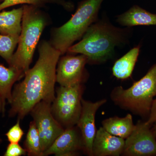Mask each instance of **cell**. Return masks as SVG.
I'll use <instances>...</instances> for the list:
<instances>
[{"mask_svg": "<svg viewBox=\"0 0 156 156\" xmlns=\"http://www.w3.org/2000/svg\"><path fill=\"white\" fill-rule=\"evenodd\" d=\"M39 58L33 67L25 73L24 80L15 85L12 91L10 117L23 119L37 104H52L55 98L56 70L61 53L49 41L38 45Z\"/></svg>", "mask_w": 156, "mask_h": 156, "instance_id": "cell-1", "label": "cell"}, {"mask_svg": "<svg viewBox=\"0 0 156 156\" xmlns=\"http://www.w3.org/2000/svg\"><path fill=\"white\" fill-rule=\"evenodd\" d=\"M129 28L115 26L107 18L98 19L66 53L83 54L87 56L89 64L103 63L113 57L116 48L128 43Z\"/></svg>", "mask_w": 156, "mask_h": 156, "instance_id": "cell-2", "label": "cell"}, {"mask_svg": "<svg viewBox=\"0 0 156 156\" xmlns=\"http://www.w3.org/2000/svg\"><path fill=\"white\" fill-rule=\"evenodd\" d=\"M23 7L22 30L17 50L9 66L25 73L30 68L35 50L43 31L49 24V19L48 15L38 7L28 5Z\"/></svg>", "mask_w": 156, "mask_h": 156, "instance_id": "cell-3", "label": "cell"}, {"mask_svg": "<svg viewBox=\"0 0 156 156\" xmlns=\"http://www.w3.org/2000/svg\"><path fill=\"white\" fill-rule=\"evenodd\" d=\"M104 0H84L69 20L51 31V44L61 53V55L75 42L81 40L90 26L98 20L101 6Z\"/></svg>", "mask_w": 156, "mask_h": 156, "instance_id": "cell-4", "label": "cell"}, {"mask_svg": "<svg viewBox=\"0 0 156 156\" xmlns=\"http://www.w3.org/2000/svg\"><path fill=\"white\" fill-rule=\"evenodd\" d=\"M156 95V63L144 76L130 88L115 87L110 94L115 105L134 114L149 115L154 97Z\"/></svg>", "mask_w": 156, "mask_h": 156, "instance_id": "cell-5", "label": "cell"}, {"mask_svg": "<svg viewBox=\"0 0 156 156\" xmlns=\"http://www.w3.org/2000/svg\"><path fill=\"white\" fill-rule=\"evenodd\" d=\"M83 84L70 87L60 86L51 104V109L55 119L64 128L76 126L82 110Z\"/></svg>", "mask_w": 156, "mask_h": 156, "instance_id": "cell-6", "label": "cell"}, {"mask_svg": "<svg viewBox=\"0 0 156 156\" xmlns=\"http://www.w3.org/2000/svg\"><path fill=\"white\" fill-rule=\"evenodd\" d=\"M51 105L49 102L41 101L30 112L39 132L43 154L64 130L52 114Z\"/></svg>", "mask_w": 156, "mask_h": 156, "instance_id": "cell-7", "label": "cell"}, {"mask_svg": "<svg viewBox=\"0 0 156 156\" xmlns=\"http://www.w3.org/2000/svg\"><path fill=\"white\" fill-rule=\"evenodd\" d=\"M88 58L83 54L74 56L69 54L59 58L56 70V82L62 87L83 84L87 80L85 66Z\"/></svg>", "mask_w": 156, "mask_h": 156, "instance_id": "cell-8", "label": "cell"}, {"mask_svg": "<svg viewBox=\"0 0 156 156\" xmlns=\"http://www.w3.org/2000/svg\"><path fill=\"white\" fill-rule=\"evenodd\" d=\"M122 155L126 156L156 155V137L150 126L139 121L130 136L125 139Z\"/></svg>", "mask_w": 156, "mask_h": 156, "instance_id": "cell-9", "label": "cell"}, {"mask_svg": "<svg viewBox=\"0 0 156 156\" xmlns=\"http://www.w3.org/2000/svg\"><path fill=\"white\" fill-rule=\"evenodd\" d=\"M106 102L105 99L92 102L82 98V110L76 126L83 137L85 153L88 155L93 156L92 145L96 133L95 125L96 112Z\"/></svg>", "mask_w": 156, "mask_h": 156, "instance_id": "cell-10", "label": "cell"}, {"mask_svg": "<svg viewBox=\"0 0 156 156\" xmlns=\"http://www.w3.org/2000/svg\"><path fill=\"white\" fill-rule=\"evenodd\" d=\"M85 152L83 140L76 126L65 128L64 131L43 154V156L54 154L57 156H70L79 151Z\"/></svg>", "mask_w": 156, "mask_h": 156, "instance_id": "cell-11", "label": "cell"}, {"mask_svg": "<svg viewBox=\"0 0 156 156\" xmlns=\"http://www.w3.org/2000/svg\"><path fill=\"white\" fill-rule=\"evenodd\" d=\"M125 139L109 133L101 127L96 131L92 145L93 156H119L122 155Z\"/></svg>", "mask_w": 156, "mask_h": 156, "instance_id": "cell-12", "label": "cell"}, {"mask_svg": "<svg viewBox=\"0 0 156 156\" xmlns=\"http://www.w3.org/2000/svg\"><path fill=\"white\" fill-rule=\"evenodd\" d=\"M117 22L122 26H156V14H153L139 6L134 5L117 16Z\"/></svg>", "mask_w": 156, "mask_h": 156, "instance_id": "cell-13", "label": "cell"}, {"mask_svg": "<svg viewBox=\"0 0 156 156\" xmlns=\"http://www.w3.org/2000/svg\"><path fill=\"white\" fill-rule=\"evenodd\" d=\"M25 73L16 68L6 67L0 64V98L3 105V113H5L6 100L11 103L12 100V88L17 81L23 77Z\"/></svg>", "mask_w": 156, "mask_h": 156, "instance_id": "cell-14", "label": "cell"}, {"mask_svg": "<svg viewBox=\"0 0 156 156\" xmlns=\"http://www.w3.org/2000/svg\"><path fill=\"white\" fill-rule=\"evenodd\" d=\"M23 7L0 12V34L19 37L22 30Z\"/></svg>", "mask_w": 156, "mask_h": 156, "instance_id": "cell-15", "label": "cell"}, {"mask_svg": "<svg viewBox=\"0 0 156 156\" xmlns=\"http://www.w3.org/2000/svg\"><path fill=\"white\" fill-rule=\"evenodd\" d=\"M101 123L104 129L109 133L124 139L130 136L135 126L130 114L123 118L110 117L104 120Z\"/></svg>", "mask_w": 156, "mask_h": 156, "instance_id": "cell-16", "label": "cell"}, {"mask_svg": "<svg viewBox=\"0 0 156 156\" xmlns=\"http://www.w3.org/2000/svg\"><path fill=\"white\" fill-rule=\"evenodd\" d=\"M140 51V46L134 47L115 62L112 71L115 77L126 80L131 77Z\"/></svg>", "mask_w": 156, "mask_h": 156, "instance_id": "cell-17", "label": "cell"}, {"mask_svg": "<svg viewBox=\"0 0 156 156\" xmlns=\"http://www.w3.org/2000/svg\"><path fill=\"white\" fill-rule=\"evenodd\" d=\"M24 148L28 156H43L39 132L33 121L30 123L24 142Z\"/></svg>", "mask_w": 156, "mask_h": 156, "instance_id": "cell-18", "label": "cell"}, {"mask_svg": "<svg viewBox=\"0 0 156 156\" xmlns=\"http://www.w3.org/2000/svg\"><path fill=\"white\" fill-rule=\"evenodd\" d=\"M48 4H57L66 9L73 8V5L71 3L65 0H4L0 3V11L9 7L20 4L31 5L41 8Z\"/></svg>", "mask_w": 156, "mask_h": 156, "instance_id": "cell-19", "label": "cell"}, {"mask_svg": "<svg viewBox=\"0 0 156 156\" xmlns=\"http://www.w3.org/2000/svg\"><path fill=\"white\" fill-rule=\"evenodd\" d=\"M19 37L0 34V56L8 64L11 62L14 51L19 42Z\"/></svg>", "mask_w": 156, "mask_h": 156, "instance_id": "cell-20", "label": "cell"}, {"mask_svg": "<svg viewBox=\"0 0 156 156\" xmlns=\"http://www.w3.org/2000/svg\"><path fill=\"white\" fill-rule=\"evenodd\" d=\"M20 120L18 119L16 124L6 133L7 139L10 143H18L24 134V132L20 126Z\"/></svg>", "mask_w": 156, "mask_h": 156, "instance_id": "cell-21", "label": "cell"}, {"mask_svg": "<svg viewBox=\"0 0 156 156\" xmlns=\"http://www.w3.org/2000/svg\"><path fill=\"white\" fill-rule=\"evenodd\" d=\"M27 151L25 148L18 144V143H10L7 147L4 156H21L25 155Z\"/></svg>", "mask_w": 156, "mask_h": 156, "instance_id": "cell-22", "label": "cell"}, {"mask_svg": "<svg viewBox=\"0 0 156 156\" xmlns=\"http://www.w3.org/2000/svg\"><path fill=\"white\" fill-rule=\"evenodd\" d=\"M156 122V98L153 101L151 107L150 112L149 115L148 119L146 123L151 126Z\"/></svg>", "mask_w": 156, "mask_h": 156, "instance_id": "cell-23", "label": "cell"}, {"mask_svg": "<svg viewBox=\"0 0 156 156\" xmlns=\"http://www.w3.org/2000/svg\"><path fill=\"white\" fill-rule=\"evenodd\" d=\"M2 112L3 113V105L2 100L0 98V112ZM2 142V140L0 138V144Z\"/></svg>", "mask_w": 156, "mask_h": 156, "instance_id": "cell-24", "label": "cell"}, {"mask_svg": "<svg viewBox=\"0 0 156 156\" xmlns=\"http://www.w3.org/2000/svg\"><path fill=\"white\" fill-rule=\"evenodd\" d=\"M154 123H155L154 127L152 129L151 131H152L153 133L154 136L156 138V122H155Z\"/></svg>", "mask_w": 156, "mask_h": 156, "instance_id": "cell-25", "label": "cell"}, {"mask_svg": "<svg viewBox=\"0 0 156 156\" xmlns=\"http://www.w3.org/2000/svg\"><path fill=\"white\" fill-rule=\"evenodd\" d=\"M3 1H4V0H0V3H2Z\"/></svg>", "mask_w": 156, "mask_h": 156, "instance_id": "cell-26", "label": "cell"}]
</instances>
